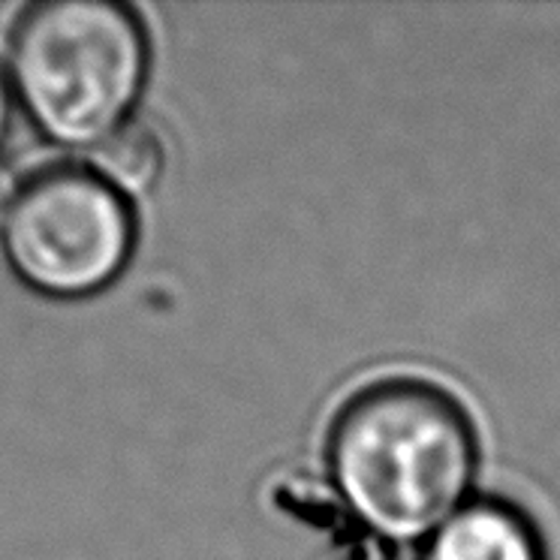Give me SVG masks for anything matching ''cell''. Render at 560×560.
I'll return each mask as SVG.
<instances>
[{"mask_svg": "<svg viewBox=\"0 0 560 560\" xmlns=\"http://www.w3.org/2000/svg\"><path fill=\"white\" fill-rule=\"evenodd\" d=\"M425 560H546V548L522 510L474 500L431 536Z\"/></svg>", "mask_w": 560, "mask_h": 560, "instance_id": "cell-4", "label": "cell"}, {"mask_svg": "<svg viewBox=\"0 0 560 560\" xmlns=\"http://www.w3.org/2000/svg\"><path fill=\"white\" fill-rule=\"evenodd\" d=\"M329 464L359 522L395 542H416L464 506L476 476V434L446 392L395 380L343 407Z\"/></svg>", "mask_w": 560, "mask_h": 560, "instance_id": "cell-1", "label": "cell"}, {"mask_svg": "<svg viewBox=\"0 0 560 560\" xmlns=\"http://www.w3.org/2000/svg\"><path fill=\"white\" fill-rule=\"evenodd\" d=\"M19 190H22L19 175H15L7 163H0V230H3V223H7L10 211H13L15 199H19Z\"/></svg>", "mask_w": 560, "mask_h": 560, "instance_id": "cell-6", "label": "cell"}, {"mask_svg": "<svg viewBox=\"0 0 560 560\" xmlns=\"http://www.w3.org/2000/svg\"><path fill=\"white\" fill-rule=\"evenodd\" d=\"M142 19L115 0H46L10 39V88L49 145L94 151L130 124L148 79Z\"/></svg>", "mask_w": 560, "mask_h": 560, "instance_id": "cell-2", "label": "cell"}, {"mask_svg": "<svg viewBox=\"0 0 560 560\" xmlns=\"http://www.w3.org/2000/svg\"><path fill=\"white\" fill-rule=\"evenodd\" d=\"M13 88H10V79L0 70V142L10 133V124H13Z\"/></svg>", "mask_w": 560, "mask_h": 560, "instance_id": "cell-7", "label": "cell"}, {"mask_svg": "<svg viewBox=\"0 0 560 560\" xmlns=\"http://www.w3.org/2000/svg\"><path fill=\"white\" fill-rule=\"evenodd\" d=\"M0 244L31 293L79 302L109 290L130 266L133 208L91 166H49L22 182Z\"/></svg>", "mask_w": 560, "mask_h": 560, "instance_id": "cell-3", "label": "cell"}, {"mask_svg": "<svg viewBox=\"0 0 560 560\" xmlns=\"http://www.w3.org/2000/svg\"><path fill=\"white\" fill-rule=\"evenodd\" d=\"M91 170L124 199L151 194L166 170V151L160 136L145 124H124L91 151Z\"/></svg>", "mask_w": 560, "mask_h": 560, "instance_id": "cell-5", "label": "cell"}]
</instances>
